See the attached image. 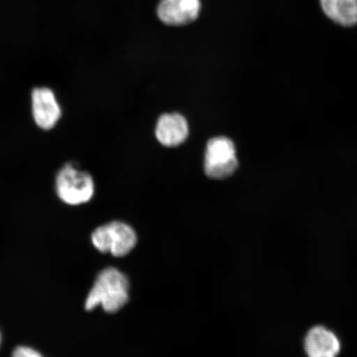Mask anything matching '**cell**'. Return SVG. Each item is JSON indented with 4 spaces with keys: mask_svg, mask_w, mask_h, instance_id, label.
Returning a JSON list of instances; mask_svg holds the SVG:
<instances>
[{
    "mask_svg": "<svg viewBox=\"0 0 357 357\" xmlns=\"http://www.w3.org/2000/svg\"><path fill=\"white\" fill-rule=\"evenodd\" d=\"M128 280L115 268H107L98 275L89 293L86 309L92 310L98 306L108 312L121 310L128 301Z\"/></svg>",
    "mask_w": 357,
    "mask_h": 357,
    "instance_id": "1",
    "label": "cell"
},
{
    "mask_svg": "<svg viewBox=\"0 0 357 357\" xmlns=\"http://www.w3.org/2000/svg\"><path fill=\"white\" fill-rule=\"evenodd\" d=\"M56 192L58 197L69 205L86 204L95 193V184L91 174L80 169L73 162L64 165L56 176Z\"/></svg>",
    "mask_w": 357,
    "mask_h": 357,
    "instance_id": "2",
    "label": "cell"
},
{
    "mask_svg": "<svg viewBox=\"0 0 357 357\" xmlns=\"http://www.w3.org/2000/svg\"><path fill=\"white\" fill-rule=\"evenodd\" d=\"M92 243L104 253L121 257L128 255L137 244V234L132 227L121 222H112L93 231Z\"/></svg>",
    "mask_w": 357,
    "mask_h": 357,
    "instance_id": "3",
    "label": "cell"
},
{
    "mask_svg": "<svg viewBox=\"0 0 357 357\" xmlns=\"http://www.w3.org/2000/svg\"><path fill=\"white\" fill-rule=\"evenodd\" d=\"M238 167L234 142L226 137H213L207 144L204 156L205 174L222 180L231 176Z\"/></svg>",
    "mask_w": 357,
    "mask_h": 357,
    "instance_id": "4",
    "label": "cell"
},
{
    "mask_svg": "<svg viewBox=\"0 0 357 357\" xmlns=\"http://www.w3.org/2000/svg\"><path fill=\"white\" fill-rule=\"evenodd\" d=\"M33 121L43 130H51L61 117V109L50 88L36 87L31 93Z\"/></svg>",
    "mask_w": 357,
    "mask_h": 357,
    "instance_id": "5",
    "label": "cell"
},
{
    "mask_svg": "<svg viewBox=\"0 0 357 357\" xmlns=\"http://www.w3.org/2000/svg\"><path fill=\"white\" fill-rule=\"evenodd\" d=\"M200 10V0H162L158 15L165 24L184 26L197 20Z\"/></svg>",
    "mask_w": 357,
    "mask_h": 357,
    "instance_id": "6",
    "label": "cell"
},
{
    "mask_svg": "<svg viewBox=\"0 0 357 357\" xmlns=\"http://www.w3.org/2000/svg\"><path fill=\"white\" fill-rule=\"evenodd\" d=\"M303 347L307 357H337L341 351L337 335L323 325L314 326L307 333Z\"/></svg>",
    "mask_w": 357,
    "mask_h": 357,
    "instance_id": "7",
    "label": "cell"
},
{
    "mask_svg": "<svg viewBox=\"0 0 357 357\" xmlns=\"http://www.w3.org/2000/svg\"><path fill=\"white\" fill-rule=\"evenodd\" d=\"M189 124L181 114H164L155 125V137L160 144L175 147L184 144L189 136Z\"/></svg>",
    "mask_w": 357,
    "mask_h": 357,
    "instance_id": "8",
    "label": "cell"
},
{
    "mask_svg": "<svg viewBox=\"0 0 357 357\" xmlns=\"http://www.w3.org/2000/svg\"><path fill=\"white\" fill-rule=\"evenodd\" d=\"M321 7L328 17L343 26L357 24V0H320Z\"/></svg>",
    "mask_w": 357,
    "mask_h": 357,
    "instance_id": "9",
    "label": "cell"
},
{
    "mask_svg": "<svg viewBox=\"0 0 357 357\" xmlns=\"http://www.w3.org/2000/svg\"><path fill=\"white\" fill-rule=\"evenodd\" d=\"M13 357H43L37 351L28 347H17L13 351Z\"/></svg>",
    "mask_w": 357,
    "mask_h": 357,
    "instance_id": "10",
    "label": "cell"
},
{
    "mask_svg": "<svg viewBox=\"0 0 357 357\" xmlns=\"http://www.w3.org/2000/svg\"><path fill=\"white\" fill-rule=\"evenodd\" d=\"M0 340H1V338H0Z\"/></svg>",
    "mask_w": 357,
    "mask_h": 357,
    "instance_id": "11",
    "label": "cell"
}]
</instances>
